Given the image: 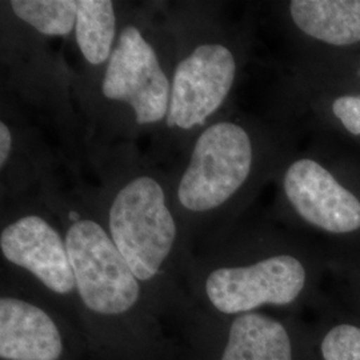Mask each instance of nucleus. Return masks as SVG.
<instances>
[{
	"label": "nucleus",
	"mask_w": 360,
	"mask_h": 360,
	"mask_svg": "<svg viewBox=\"0 0 360 360\" xmlns=\"http://www.w3.org/2000/svg\"><path fill=\"white\" fill-rule=\"evenodd\" d=\"M287 123L231 108L202 129L168 171L179 224L231 221L248 210L295 151Z\"/></svg>",
	"instance_id": "1"
},
{
	"label": "nucleus",
	"mask_w": 360,
	"mask_h": 360,
	"mask_svg": "<svg viewBox=\"0 0 360 360\" xmlns=\"http://www.w3.org/2000/svg\"><path fill=\"white\" fill-rule=\"evenodd\" d=\"M166 16L175 60L167 116L153 142L154 160L180 156L202 129L231 110L252 43L248 22H230L217 4H178Z\"/></svg>",
	"instance_id": "2"
},
{
	"label": "nucleus",
	"mask_w": 360,
	"mask_h": 360,
	"mask_svg": "<svg viewBox=\"0 0 360 360\" xmlns=\"http://www.w3.org/2000/svg\"><path fill=\"white\" fill-rule=\"evenodd\" d=\"M154 6H119L115 47L92 89L77 98L89 124L114 136L136 138L162 129L175 60L167 16Z\"/></svg>",
	"instance_id": "3"
},
{
	"label": "nucleus",
	"mask_w": 360,
	"mask_h": 360,
	"mask_svg": "<svg viewBox=\"0 0 360 360\" xmlns=\"http://www.w3.org/2000/svg\"><path fill=\"white\" fill-rule=\"evenodd\" d=\"M98 186L86 190L119 252L141 283L153 282L167 266L179 238L171 205L168 172L132 144L92 142Z\"/></svg>",
	"instance_id": "4"
},
{
	"label": "nucleus",
	"mask_w": 360,
	"mask_h": 360,
	"mask_svg": "<svg viewBox=\"0 0 360 360\" xmlns=\"http://www.w3.org/2000/svg\"><path fill=\"white\" fill-rule=\"evenodd\" d=\"M40 196L65 224L67 251L83 304L101 315H120L135 307L142 283L116 248L86 190L67 193L52 175Z\"/></svg>",
	"instance_id": "5"
},
{
	"label": "nucleus",
	"mask_w": 360,
	"mask_h": 360,
	"mask_svg": "<svg viewBox=\"0 0 360 360\" xmlns=\"http://www.w3.org/2000/svg\"><path fill=\"white\" fill-rule=\"evenodd\" d=\"M274 183L278 210L292 221L339 245H360V190L330 155L294 151Z\"/></svg>",
	"instance_id": "6"
},
{
	"label": "nucleus",
	"mask_w": 360,
	"mask_h": 360,
	"mask_svg": "<svg viewBox=\"0 0 360 360\" xmlns=\"http://www.w3.org/2000/svg\"><path fill=\"white\" fill-rule=\"evenodd\" d=\"M323 264L297 247H271L257 257L220 264L208 272L207 299L226 315L295 304L316 285Z\"/></svg>",
	"instance_id": "7"
},
{
	"label": "nucleus",
	"mask_w": 360,
	"mask_h": 360,
	"mask_svg": "<svg viewBox=\"0 0 360 360\" xmlns=\"http://www.w3.org/2000/svg\"><path fill=\"white\" fill-rule=\"evenodd\" d=\"M47 39L1 6V67L3 74L7 72L3 80L27 102L47 111L74 142L77 115L68 95L74 82L63 62L47 47Z\"/></svg>",
	"instance_id": "8"
},
{
	"label": "nucleus",
	"mask_w": 360,
	"mask_h": 360,
	"mask_svg": "<svg viewBox=\"0 0 360 360\" xmlns=\"http://www.w3.org/2000/svg\"><path fill=\"white\" fill-rule=\"evenodd\" d=\"M1 210L11 215L0 231V250L6 260L30 272L53 294L71 295L77 291L65 233L52 223L41 196Z\"/></svg>",
	"instance_id": "9"
},
{
	"label": "nucleus",
	"mask_w": 360,
	"mask_h": 360,
	"mask_svg": "<svg viewBox=\"0 0 360 360\" xmlns=\"http://www.w3.org/2000/svg\"><path fill=\"white\" fill-rule=\"evenodd\" d=\"M278 10L299 56L360 51V0H290Z\"/></svg>",
	"instance_id": "10"
},
{
	"label": "nucleus",
	"mask_w": 360,
	"mask_h": 360,
	"mask_svg": "<svg viewBox=\"0 0 360 360\" xmlns=\"http://www.w3.org/2000/svg\"><path fill=\"white\" fill-rule=\"evenodd\" d=\"M281 119L300 117L360 147V90L288 70L282 80Z\"/></svg>",
	"instance_id": "11"
},
{
	"label": "nucleus",
	"mask_w": 360,
	"mask_h": 360,
	"mask_svg": "<svg viewBox=\"0 0 360 360\" xmlns=\"http://www.w3.org/2000/svg\"><path fill=\"white\" fill-rule=\"evenodd\" d=\"M51 162L39 147L30 127L1 103L0 175L1 207L39 196L50 179Z\"/></svg>",
	"instance_id": "12"
},
{
	"label": "nucleus",
	"mask_w": 360,
	"mask_h": 360,
	"mask_svg": "<svg viewBox=\"0 0 360 360\" xmlns=\"http://www.w3.org/2000/svg\"><path fill=\"white\" fill-rule=\"evenodd\" d=\"M62 338L51 316L13 296L0 299V356L4 360H58Z\"/></svg>",
	"instance_id": "13"
},
{
	"label": "nucleus",
	"mask_w": 360,
	"mask_h": 360,
	"mask_svg": "<svg viewBox=\"0 0 360 360\" xmlns=\"http://www.w3.org/2000/svg\"><path fill=\"white\" fill-rule=\"evenodd\" d=\"M119 31V6L111 0H77L74 39L84 63V75L74 80L79 98L102 75L115 47Z\"/></svg>",
	"instance_id": "14"
},
{
	"label": "nucleus",
	"mask_w": 360,
	"mask_h": 360,
	"mask_svg": "<svg viewBox=\"0 0 360 360\" xmlns=\"http://www.w3.org/2000/svg\"><path fill=\"white\" fill-rule=\"evenodd\" d=\"M221 360H294L291 336L283 323L266 314L238 315Z\"/></svg>",
	"instance_id": "15"
},
{
	"label": "nucleus",
	"mask_w": 360,
	"mask_h": 360,
	"mask_svg": "<svg viewBox=\"0 0 360 360\" xmlns=\"http://www.w3.org/2000/svg\"><path fill=\"white\" fill-rule=\"evenodd\" d=\"M1 6L46 38H68L75 31L77 0H10Z\"/></svg>",
	"instance_id": "16"
},
{
	"label": "nucleus",
	"mask_w": 360,
	"mask_h": 360,
	"mask_svg": "<svg viewBox=\"0 0 360 360\" xmlns=\"http://www.w3.org/2000/svg\"><path fill=\"white\" fill-rule=\"evenodd\" d=\"M296 74L360 90V51L327 56H299Z\"/></svg>",
	"instance_id": "17"
},
{
	"label": "nucleus",
	"mask_w": 360,
	"mask_h": 360,
	"mask_svg": "<svg viewBox=\"0 0 360 360\" xmlns=\"http://www.w3.org/2000/svg\"><path fill=\"white\" fill-rule=\"evenodd\" d=\"M321 360H360V321L330 322L319 340Z\"/></svg>",
	"instance_id": "18"
}]
</instances>
